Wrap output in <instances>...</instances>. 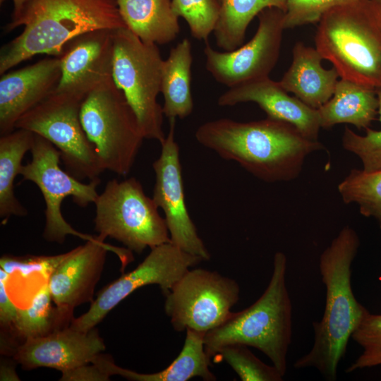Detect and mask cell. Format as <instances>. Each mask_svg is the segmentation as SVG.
<instances>
[{"mask_svg":"<svg viewBox=\"0 0 381 381\" xmlns=\"http://www.w3.org/2000/svg\"><path fill=\"white\" fill-rule=\"evenodd\" d=\"M205 334L191 329H186V338L179 356L166 368L157 373H140L116 365L111 358L101 354L96 363L110 376L121 375L133 381H187L199 377L205 381H214L210 370L211 359L204 346Z\"/></svg>","mask_w":381,"mask_h":381,"instance_id":"cell-21","label":"cell"},{"mask_svg":"<svg viewBox=\"0 0 381 381\" xmlns=\"http://www.w3.org/2000/svg\"><path fill=\"white\" fill-rule=\"evenodd\" d=\"M126 28L143 42L165 44L180 32L171 0H115Z\"/></svg>","mask_w":381,"mask_h":381,"instance_id":"cell-23","label":"cell"},{"mask_svg":"<svg viewBox=\"0 0 381 381\" xmlns=\"http://www.w3.org/2000/svg\"><path fill=\"white\" fill-rule=\"evenodd\" d=\"M35 133L16 128L0 138V218L5 223L11 216L24 217L27 209L16 198L14 181L20 174L22 160L30 150Z\"/></svg>","mask_w":381,"mask_h":381,"instance_id":"cell-25","label":"cell"},{"mask_svg":"<svg viewBox=\"0 0 381 381\" xmlns=\"http://www.w3.org/2000/svg\"><path fill=\"white\" fill-rule=\"evenodd\" d=\"M163 59L155 44L143 42L127 28L114 31L113 79L134 111L145 139L165 140L161 92Z\"/></svg>","mask_w":381,"mask_h":381,"instance_id":"cell-8","label":"cell"},{"mask_svg":"<svg viewBox=\"0 0 381 381\" xmlns=\"http://www.w3.org/2000/svg\"><path fill=\"white\" fill-rule=\"evenodd\" d=\"M322 59L316 48L298 42L292 49L291 64L279 81L286 92L315 109L332 97L339 77L334 67H322Z\"/></svg>","mask_w":381,"mask_h":381,"instance_id":"cell-20","label":"cell"},{"mask_svg":"<svg viewBox=\"0 0 381 381\" xmlns=\"http://www.w3.org/2000/svg\"><path fill=\"white\" fill-rule=\"evenodd\" d=\"M80 116L102 169L127 176L145 138L134 111L114 80L85 98Z\"/></svg>","mask_w":381,"mask_h":381,"instance_id":"cell-6","label":"cell"},{"mask_svg":"<svg viewBox=\"0 0 381 381\" xmlns=\"http://www.w3.org/2000/svg\"><path fill=\"white\" fill-rule=\"evenodd\" d=\"M52 301L47 282L40 286L27 308H18L13 329L18 337L25 340L70 326L73 310L54 307Z\"/></svg>","mask_w":381,"mask_h":381,"instance_id":"cell-27","label":"cell"},{"mask_svg":"<svg viewBox=\"0 0 381 381\" xmlns=\"http://www.w3.org/2000/svg\"><path fill=\"white\" fill-rule=\"evenodd\" d=\"M234 279L216 271L188 270L165 296L164 310L177 332L206 334L222 324L239 300Z\"/></svg>","mask_w":381,"mask_h":381,"instance_id":"cell-11","label":"cell"},{"mask_svg":"<svg viewBox=\"0 0 381 381\" xmlns=\"http://www.w3.org/2000/svg\"><path fill=\"white\" fill-rule=\"evenodd\" d=\"M114 31L97 30L70 41L58 56L61 76L56 91L85 99L114 80Z\"/></svg>","mask_w":381,"mask_h":381,"instance_id":"cell-16","label":"cell"},{"mask_svg":"<svg viewBox=\"0 0 381 381\" xmlns=\"http://www.w3.org/2000/svg\"><path fill=\"white\" fill-rule=\"evenodd\" d=\"M315 48L339 77L381 86V14L374 0H357L326 13L318 22Z\"/></svg>","mask_w":381,"mask_h":381,"instance_id":"cell-5","label":"cell"},{"mask_svg":"<svg viewBox=\"0 0 381 381\" xmlns=\"http://www.w3.org/2000/svg\"><path fill=\"white\" fill-rule=\"evenodd\" d=\"M84 364L62 372L60 380L64 381H106L110 375L104 372L96 363Z\"/></svg>","mask_w":381,"mask_h":381,"instance_id":"cell-36","label":"cell"},{"mask_svg":"<svg viewBox=\"0 0 381 381\" xmlns=\"http://www.w3.org/2000/svg\"><path fill=\"white\" fill-rule=\"evenodd\" d=\"M287 259L277 252L265 291L249 307L231 312L219 326L207 332L205 350L212 359L223 346L253 347L263 353L284 375L292 337V304L286 284Z\"/></svg>","mask_w":381,"mask_h":381,"instance_id":"cell-4","label":"cell"},{"mask_svg":"<svg viewBox=\"0 0 381 381\" xmlns=\"http://www.w3.org/2000/svg\"><path fill=\"white\" fill-rule=\"evenodd\" d=\"M357 0H286L284 29L318 23L329 11Z\"/></svg>","mask_w":381,"mask_h":381,"instance_id":"cell-33","label":"cell"},{"mask_svg":"<svg viewBox=\"0 0 381 381\" xmlns=\"http://www.w3.org/2000/svg\"><path fill=\"white\" fill-rule=\"evenodd\" d=\"M351 339L363 351L346 373L381 365V314L369 311L353 332Z\"/></svg>","mask_w":381,"mask_h":381,"instance_id":"cell-31","label":"cell"},{"mask_svg":"<svg viewBox=\"0 0 381 381\" xmlns=\"http://www.w3.org/2000/svg\"><path fill=\"white\" fill-rule=\"evenodd\" d=\"M27 1L28 0H13V11L11 20L16 18L20 15Z\"/></svg>","mask_w":381,"mask_h":381,"instance_id":"cell-38","label":"cell"},{"mask_svg":"<svg viewBox=\"0 0 381 381\" xmlns=\"http://www.w3.org/2000/svg\"><path fill=\"white\" fill-rule=\"evenodd\" d=\"M318 111L322 128L350 123L365 129L378 114L375 89L341 78L332 97Z\"/></svg>","mask_w":381,"mask_h":381,"instance_id":"cell-22","label":"cell"},{"mask_svg":"<svg viewBox=\"0 0 381 381\" xmlns=\"http://www.w3.org/2000/svg\"><path fill=\"white\" fill-rule=\"evenodd\" d=\"M375 91L381 123V86L375 88ZM365 130V135H361L346 126L341 138L342 147L361 159L363 171L372 172L381 170V129L375 131L367 128Z\"/></svg>","mask_w":381,"mask_h":381,"instance_id":"cell-32","label":"cell"},{"mask_svg":"<svg viewBox=\"0 0 381 381\" xmlns=\"http://www.w3.org/2000/svg\"><path fill=\"white\" fill-rule=\"evenodd\" d=\"M106 238L95 235L92 240L69 252L47 281L53 302L58 307L71 310L92 303L94 290L102 272L107 253H115L121 262L122 271L134 258L128 248L115 247Z\"/></svg>","mask_w":381,"mask_h":381,"instance_id":"cell-15","label":"cell"},{"mask_svg":"<svg viewBox=\"0 0 381 381\" xmlns=\"http://www.w3.org/2000/svg\"><path fill=\"white\" fill-rule=\"evenodd\" d=\"M1 380H19L14 367L10 364H1Z\"/></svg>","mask_w":381,"mask_h":381,"instance_id":"cell-37","label":"cell"},{"mask_svg":"<svg viewBox=\"0 0 381 381\" xmlns=\"http://www.w3.org/2000/svg\"><path fill=\"white\" fill-rule=\"evenodd\" d=\"M229 364L242 381H282L284 375L273 365H269L238 344L222 347L212 358Z\"/></svg>","mask_w":381,"mask_h":381,"instance_id":"cell-29","label":"cell"},{"mask_svg":"<svg viewBox=\"0 0 381 381\" xmlns=\"http://www.w3.org/2000/svg\"><path fill=\"white\" fill-rule=\"evenodd\" d=\"M202 260L171 242L155 246L134 270L105 286L91 303L89 310L73 318L70 327L82 332L93 329L121 301L147 285L157 284L166 296L190 267Z\"/></svg>","mask_w":381,"mask_h":381,"instance_id":"cell-12","label":"cell"},{"mask_svg":"<svg viewBox=\"0 0 381 381\" xmlns=\"http://www.w3.org/2000/svg\"><path fill=\"white\" fill-rule=\"evenodd\" d=\"M360 246L356 231L344 226L319 259L325 304L320 320L313 322L310 350L298 358L296 369L315 368L327 380L337 378L348 342L368 309L356 298L351 286V265Z\"/></svg>","mask_w":381,"mask_h":381,"instance_id":"cell-2","label":"cell"},{"mask_svg":"<svg viewBox=\"0 0 381 381\" xmlns=\"http://www.w3.org/2000/svg\"><path fill=\"white\" fill-rule=\"evenodd\" d=\"M22 25L23 32L1 49V75L36 54L59 56L80 35L126 28L115 0H28L5 31Z\"/></svg>","mask_w":381,"mask_h":381,"instance_id":"cell-3","label":"cell"},{"mask_svg":"<svg viewBox=\"0 0 381 381\" xmlns=\"http://www.w3.org/2000/svg\"><path fill=\"white\" fill-rule=\"evenodd\" d=\"M10 276L0 269V322L4 328H12L18 316V308L12 301L7 290Z\"/></svg>","mask_w":381,"mask_h":381,"instance_id":"cell-35","label":"cell"},{"mask_svg":"<svg viewBox=\"0 0 381 381\" xmlns=\"http://www.w3.org/2000/svg\"><path fill=\"white\" fill-rule=\"evenodd\" d=\"M338 191L345 203L357 204L360 213L373 217L381 229V170L353 169L339 183Z\"/></svg>","mask_w":381,"mask_h":381,"instance_id":"cell-28","label":"cell"},{"mask_svg":"<svg viewBox=\"0 0 381 381\" xmlns=\"http://www.w3.org/2000/svg\"><path fill=\"white\" fill-rule=\"evenodd\" d=\"M0 134L15 130L19 118L57 87L61 70L58 56L1 75Z\"/></svg>","mask_w":381,"mask_h":381,"instance_id":"cell-18","label":"cell"},{"mask_svg":"<svg viewBox=\"0 0 381 381\" xmlns=\"http://www.w3.org/2000/svg\"><path fill=\"white\" fill-rule=\"evenodd\" d=\"M171 8L179 18L188 23L193 37L207 41L217 26L221 8L220 0H171Z\"/></svg>","mask_w":381,"mask_h":381,"instance_id":"cell-30","label":"cell"},{"mask_svg":"<svg viewBox=\"0 0 381 381\" xmlns=\"http://www.w3.org/2000/svg\"><path fill=\"white\" fill-rule=\"evenodd\" d=\"M66 255L67 253L52 256L4 255L0 260V269L4 270L10 277L18 274L25 278L37 274L43 276L47 282Z\"/></svg>","mask_w":381,"mask_h":381,"instance_id":"cell-34","label":"cell"},{"mask_svg":"<svg viewBox=\"0 0 381 381\" xmlns=\"http://www.w3.org/2000/svg\"><path fill=\"white\" fill-rule=\"evenodd\" d=\"M169 123L160 155L152 164L155 176L152 198L164 212L171 242L188 253L208 260L210 254L186 204L179 147L174 139L176 119H169Z\"/></svg>","mask_w":381,"mask_h":381,"instance_id":"cell-14","label":"cell"},{"mask_svg":"<svg viewBox=\"0 0 381 381\" xmlns=\"http://www.w3.org/2000/svg\"><path fill=\"white\" fill-rule=\"evenodd\" d=\"M104 350V343L97 329L82 332L68 326L24 340L12 355L24 369L44 367L62 373L91 363Z\"/></svg>","mask_w":381,"mask_h":381,"instance_id":"cell-17","label":"cell"},{"mask_svg":"<svg viewBox=\"0 0 381 381\" xmlns=\"http://www.w3.org/2000/svg\"><path fill=\"white\" fill-rule=\"evenodd\" d=\"M191 44L185 38L173 47L163 61L161 92L164 97L162 110L169 119H184L193 109L191 93Z\"/></svg>","mask_w":381,"mask_h":381,"instance_id":"cell-24","label":"cell"},{"mask_svg":"<svg viewBox=\"0 0 381 381\" xmlns=\"http://www.w3.org/2000/svg\"><path fill=\"white\" fill-rule=\"evenodd\" d=\"M94 204L95 231L119 241L132 252L141 254L147 247L171 242L159 207L134 177L109 180Z\"/></svg>","mask_w":381,"mask_h":381,"instance_id":"cell-7","label":"cell"},{"mask_svg":"<svg viewBox=\"0 0 381 381\" xmlns=\"http://www.w3.org/2000/svg\"><path fill=\"white\" fill-rule=\"evenodd\" d=\"M84 99L55 90L21 116L15 129L28 130L49 140L60 152L66 171L80 181H90L99 179L104 170L80 121Z\"/></svg>","mask_w":381,"mask_h":381,"instance_id":"cell-9","label":"cell"},{"mask_svg":"<svg viewBox=\"0 0 381 381\" xmlns=\"http://www.w3.org/2000/svg\"><path fill=\"white\" fill-rule=\"evenodd\" d=\"M248 102L256 103L267 117L288 122L306 138L318 140L321 128L318 109L310 107L295 96H290L279 82L269 76L230 87L217 99L220 107Z\"/></svg>","mask_w":381,"mask_h":381,"instance_id":"cell-19","label":"cell"},{"mask_svg":"<svg viewBox=\"0 0 381 381\" xmlns=\"http://www.w3.org/2000/svg\"><path fill=\"white\" fill-rule=\"evenodd\" d=\"M258 17V27L253 38L234 50L219 52L205 41L206 69L216 81L229 88L269 76L278 61L284 11L267 8Z\"/></svg>","mask_w":381,"mask_h":381,"instance_id":"cell-13","label":"cell"},{"mask_svg":"<svg viewBox=\"0 0 381 381\" xmlns=\"http://www.w3.org/2000/svg\"><path fill=\"white\" fill-rule=\"evenodd\" d=\"M219 18L214 31L216 44L224 51L242 45L247 28L267 8L285 11L286 0H220Z\"/></svg>","mask_w":381,"mask_h":381,"instance_id":"cell-26","label":"cell"},{"mask_svg":"<svg viewBox=\"0 0 381 381\" xmlns=\"http://www.w3.org/2000/svg\"><path fill=\"white\" fill-rule=\"evenodd\" d=\"M375 1L377 5V7L379 8V11L380 12V14H381V0H374Z\"/></svg>","mask_w":381,"mask_h":381,"instance_id":"cell-39","label":"cell"},{"mask_svg":"<svg viewBox=\"0 0 381 381\" xmlns=\"http://www.w3.org/2000/svg\"><path fill=\"white\" fill-rule=\"evenodd\" d=\"M31 160L23 165L20 174L23 181L34 183L40 189L45 202V226L43 237L48 242L63 243L71 234L85 241L95 236L75 230L64 218L61 204L71 197L81 207L95 203L99 194L97 187L100 179L83 183L60 167L61 154L49 140L35 134L30 150Z\"/></svg>","mask_w":381,"mask_h":381,"instance_id":"cell-10","label":"cell"},{"mask_svg":"<svg viewBox=\"0 0 381 381\" xmlns=\"http://www.w3.org/2000/svg\"><path fill=\"white\" fill-rule=\"evenodd\" d=\"M195 136L203 147L268 183L295 179L306 158L325 149L294 125L269 117L249 122L226 118L207 121L197 128Z\"/></svg>","mask_w":381,"mask_h":381,"instance_id":"cell-1","label":"cell"}]
</instances>
